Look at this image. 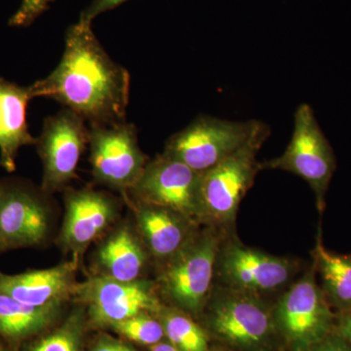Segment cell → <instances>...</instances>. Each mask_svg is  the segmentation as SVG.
Masks as SVG:
<instances>
[{"instance_id":"obj_28","label":"cell","mask_w":351,"mask_h":351,"mask_svg":"<svg viewBox=\"0 0 351 351\" xmlns=\"http://www.w3.org/2000/svg\"><path fill=\"white\" fill-rule=\"evenodd\" d=\"M335 332L343 337L351 345V313L337 314Z\"/></svg>"},{"instance_id":"obj_25","label":"cell","mask_w":351,"mask_h":351,"mask_svg":"<svg viewBox=\"0 0 351 351\" xmlns=\"http://www.w3.org/2000/svg\"><path fill=\"white\" fill-rule=\"evenodd\" d=\"M128 0H94L89 6L80 14V22L92 23L95 18L101 14L108 12L125 3Z\"/></svg>"},{"instance_id":"obj_18","label":"cell","mask_w":351,"mask_h":351,"mask_svg":"<svg viewBox=\"0 0 351 351\" xmlns=\"http://www.w3.org/2000/svg\"><path fill=\"white\" fill-rule=\"evenodd\" d=\"M32 99V86L0 80V164L8 172L15 171L21 147L36 143L27 122V104Z\"/></svg>"},{"instance_id":"obj_15","label":"cell","mask_w":351,"mask_h":351,"mask_svg":"<svg viewBox=\"0 0 351 351\" xmlns=\"http://www.w3.org/2000/svg\"><path fill=\"white\" fill-rule=\"evenodd\" d=\"M128 202L133 203L138 234L160 267L184 250L200 230V223L168 208Z\"/></svg>"},{"instance_id":"obj_12","label":"cell","mask_w":351,"mask_h":351,"mask_svg":"<svg viewBox=\"0 0 351 351\" xmlns=\"http://www.w3.org/2000/svg\"><path fill=\"white\" fill-rule=\"evenodd\" d=\"M201 176L202 173L163 152L149 160L128 195L138 202L168 208L203 226Z\"/></svg>"},{"instance_id":"obj_3","label":"cell","mask_w":351,"mask_h":351,"mask_svg":"<svg viewBox=\"0 0 351 351\" xmlns=\"http://www.w3.org/2000/svg\"><path fill=\"white\" fill-rule=\"evenodd\" d=\"M269 135V127L263 122L246 144L202 173L200 204L203 226L228 232L234 225L240 202L262 170L257 154Z\"/></svg>"},{"instance_id":"obj_30","label":"cell","mask_w":351,"mask_h":351,"mask_svg":"<svg viewBox=\"0 0 351 351\" xmlns=\"http://www.w3.org/2000/svg\"><path fill=\"white\" fill-rule=\"evenodd\" d=\"M209 351H234L230 350V348H226V346H219L218 348H210Z\"/></svg>"},{"instance_id":"obj_31","label":"cell","mask_w":351,"mask_h":351,"mask_svg":"<svg viewBox=\"0 0 351 351\" xmlns=\"http://www.w3.org/2000/svg\"><path fill=\"white\" fill-rule=\"evenodd\" d=\"M0 351H4L3 350H2V348H0Z\"/></svg>"},{"instance_id":"obj_7","label":"cell","mask_w":351,"mask_h":351,"mask_svg":"<svg viewBox=\"0 0 351 351\" xmlns=\"http://www.w3.org/2000/svg\"><path fill=\"white\" fill-rule=\"evenodd\" d=\"M261 169H278L299 176L313 189L319 213L324 212L337 159L311 106L302 104L297 108L294 133L287 149L282 156L261 163Z\"/></svg>"},{"instance_id":"obj_22","label":"cell","mask_w":351,"mask_h":351,"mask_svg":"<svg viewBox=\"0 0 351 351\" xmlns=\"http://www.w3.org/2000/svg\"><path fill=\"white\" fill-rule=\"evenodd\" d=\"M124 338L144 346H154L165 338L162 324L156 315L138 314L128 319L113 323L110 326Z\"/></svg>"},{"instance_id":"obj_2","label":"cell","mask_w":351,"mask_h":351,"mask_svg":"<svg viewBox=\"0 0 351 351\" xmlns=\"http://www.w3.org/2000/svg\"><path fill=\"white\" fill-rule=\"evenodd\" d=\"M265 298L215 284L203 309L208 335L234 351H274L281 343Z\"/></svg>"},{"instance_id":"obj_5","label":"cell","mask_w":351,"mask_h":351,"mask_svg":"<svg viewBox=\"0 0 351 351\" xmlns=\"http://www.w3.org/2000/svg\"><path fill=\"white\" fill-rule=\"evenodd\" d=\"M279 338L289 351H304L335 331L337 313L318 282L313 265L291 283L272 307Z\"/></svg>"},{"instance_id":"obj_13","label":"cell","mask_w":351,"mask_h":351,"mask_svg":"<svg viewBox=\"0 0 351 351\" xmlns=\"http://www.w3.org/2000/svg\"><path fill=\"white\" fill-rule=\"evenodd\" d=\"M59 244L80 262L88 247L100 239L119 216V204L108 193L92 189H66Z\"/></svg>"},{"instance_id":"obj_29","label":"cell","mask_w":351,"mask_h":351,"mask_svg":"<svg viewBox=\"0 0 351 351\" xmlns=\"http://www.w3.org/2000/svg\"><path fill=\"white\" fill-rule=\"evenodd\" d=\"M151 351H179L174 346L167 341H161L156 345L151 346Z\"/></svg>"},{"instance_id":"obj_11","label":"cell","mask_w":351,"mask_h":351,"mask_svg":"<svg viewBox=\"0 0 351 351\" xmlns=\"http://www.w3.org/2000/svg\"><path fill=\"white\" fill-rule=\"evenodd\" d=\"M86 121L69 108L44 120L36 147L43 166V186L45 193L68 188L77 177L80 157L89 144Z\"/></svg>"},{"instance_id":"obj_19","label":"cell","mask_w":351,"mask_h":351,"mask_svg":"<svg viewBox=\"0 0 351 351\" xmlns=\"http://www.w3.org/2000/svg\"><path fill=\"white\" fill-rule=\"evenodd\" d=\"M313 263L320 287L335 313H351V255L327 250L319 230L313 250Z\"/></svg>"},{"instance_id":"obj_24","label":"cell","mask_w":351,"mask_h":351,"mask_svg":"<svg viewBox=\"0 0 351 351\" xmlns=\"http://www.w3.org/2000/svg\"><path fill=\"white\" fill-rule=\"evenodd\" d=\"M54 0H22V3L11 19L9 25L12 27H27L32 25L41 14L49 8Z\"/></svg>"},{"instance_id":"obj_27","label":"cell","mask_w":351,"mask_h":351,"mask_svg":"<svg viewBox=\"0 0 351 351\" xmlns=\"http://www.w3.org/2000/svg\"><path fill=\"white\" fill-rule=\"evenodd\" d=\"M91 351H136L117 339L108 338V337H101L95 343Z\"/></svg>"},{"instance_id":"obj_1","label":"cell","mask_w":351,"mask_h":351,"mask_svg":"<svg viewBox=\"0 0 351 351\" xmlns=\"http://www.w3.org/2000/svg\"><path fill=\"white\" fill-rule=\"evenodd\" d=\"M91 25L78 21L69 27L61 61L31 85L32 95L53 99L89 124L125 121L130 75L106 52Z\"/></svg>"},{"instance_id":"obj_20","label":"cell","mask_w":351,"mask_h":351,"mask_svg":"<svg viewBox=\"0 0 351 351\" xmlns=\"http://www.w3.org/2000/svg\"><path fill=\"white\" fill-rule=\"evenodd\" d=\"M63 304L31 306L0 293V334L24 339L43 332L57 319Z\"/></svg>"},{"instance_id":"obj_8","label":"cell","mask_w":351,"mask_h":351,"mask_svg":"<svg viewBox=\"0 0 351 351\" xmlns=\"http://www.w3.org/2000/svg\"><path fill=\"white\" fill-rule=\"evenodd\" d=\"M88 147L94 181L127 198L149 162L138 145L136 126L126 121L90 124Z\"/></svg>"},{"instance_id":"obj_17","label":"cell","mask_w":351,"mask_h":351,"mask_svg":"<svg viewBox=\"0 0 351 351\" xmlns=\"http://www.w3.org/2000/svg\"><path fill=\"white\" fill-rule=\"evenodd\" d=\"M149 257L137 230L121 225L110 232L97 249L94 276L124 282L140 280Z\"/></svg>"},{"instance_id":"obj_9","label":"cell","mask_w":351,"mask_h":351,"mask_svg":"<svg viewBox=\"0 0 351 351\" xmlns=\"http://www.w3.org/2000/svg\"><path fill=\"white\" fill-rule=\"evenodd\" d=\"M262 123L199 117L167 141L164 154L204 173L246 144Z\"/></svg>"},{"instance_id":"obj_16","label":"cell","mask_w":351,"mask_h":351,"mask_svg":"<svg viewBox=\"0 0 351 351\" xmlns=\"http://www.w3.org/2000/svg\"><path fill=\"white\" fill-rule=\"evenodd\" d=\"M80 262L71 258L46 269L29 270L16 276L0 272V293L31 306L64 304L75 297Z\"/></svg>"},{"instance_id":"obj_26","label":"cell","mask_w":351,"mask_h":351,"mask_svg":"<svg viewBox=\"0 0 351 351\" xmlns=\"http://www.w3.org/2000/svg\"><path fill=\"white\" fill-rule=\"evenodd\" d=\"M304 351H351V345L334 331Z\"/></svg>"},{"instance_id":"obj_21","label":"cell","mask_w":351,"mask_h":351,"mask_svg":"<svg viewBox=\"0 0 351 351\" xmlns=\"http://www.w3.org/2000/svg\"><path fill=\"white\" fill-rule=\"evenodd\" d=\"M164 334L179 351H209V335L191 317L173 306H163L156 314Z\"/></svg>"},{"instance_id":"obj_6","label":"cell","mask_w":351,"mask_h":351,"mask_svg":"<svg viewBox=\"0 0 351 351\" xmlns=\"http://www.w3.org/2000/svg\"><path fill=\"white\" fill-rule=\"evenodd\" d=\"M223 234L215 265V284L260 297L274 294L294 279L300 265L277 257Z\"/></svg>"},{"instance_id":"obj_10","label":"cell","mask_w":351,"mask_h":351,"mask_svg":"<svg viewBox=\"0 0 351 351\" xmlns=\"http://www.w3.org/2000/svg\"><path fill=\"white\" fill-rule=\"evenodd\" d=\"M73 299L85 306L97 326L110 327L138 314L156 315L164 306L156 282L145 279L124 282L100 276L78 283Z\"/></svg>"},{"instance_id":"obj_14","label":"cell","mask_w":351,"mask_h":351,"mask_svg":"<svg viewBox=\"0 0 351 351\" xmlns=\"http://www.w3.org/2000/svg\"><path fill=\"white\" fill-rule=\"evenodd\" d=\"M50 232V212L36 193L0 184V251L38 246Z\"/></svg>"},{"instance_id":"obj_23","label":"cell","mask_w":351,"mask_h":351,"mask_svg":"<svg viewBox=\"0 0 351 351\" xmlns=\"http://www.w3.org/2000/svg\"><path fill=\"white\" fill-rule=\"evenodd\" d=\"M82 313V309L76 311L63 326L38 341L32 351H80Z\"/></svg>"},{"instance_id":"obj_4","label":"cell","mask_w":351,"mask_h":351,"mask_svg":"<svg viewBox=\"0 0 351 351\" xmlns=\"http://www.w3.org/2000/svg\"><path fill=\"white\" fill-rule=\"evenodd\" d=\"M225 232L205 226L176 257L161 265L156 285L161 299L191 314H202L215 285L217 254Z\"/></svg>"}]
</instances>
